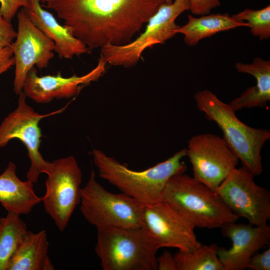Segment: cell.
<instances>
[{
    "instance_id": "obj_1",
    "label": "cell",
    "mask_w": 270,
    "mask_h": 270,
    "mask_svg": "<svg viewBox=\"0 0 270 270\" xmlns=\"http://www.w3.org/2000/svg\"><path fill=\"white\" fill-rule=\"evenodd\" d=\"M90 50L130 42L164 0H42Z\"/></svg>"
},
{
    "instance_id": "obj_2",
    "label": "cell",
    "mask_w": 270,
    "mask_h": 270,
    "mask_svg": "<svg viewBox=\"0 0 270 270\" xmlns=\"http://www.w3.org/2000/svg\"><path fill=\"white\" fill-rule=\"evenodd\" d=\"M91 154L101 178L144 206L162 200L169 180L176 174L184 173L186 170V165L182 160L186 156V148L142 171L130 169L99 150L93 149Z\"/></svg>"
},
{
    "instance_id": "obj_3",
    "label": "cell",
    "mask_w": 270,
    "mask_h": 270,
    "mask_svg": "<svg viewBox=\"0 0 270 270\" xmlns=\"http://www.w3.org/2000/svg\"><path fill=\"white\" fill-rule=\"evenodd\" d=\"M194 99L199 110L222 130L223 138L242 167L254 176L260 175L263 171L261 151L270 139V130L252 128L242 122L229 104L222 101L209 90L197 91Z\"/></svg>"
},
{
    "instance_id": "obj_4",
    "label": "cell",
    "mask_w": 270,
    "mask_h": 270,
    "mask_svg": "<svg viewBox=\"0 0 270 270\" xmlns=\"http://www.w3.org/2000/svg\"><path fill=\"white\" fill-rule=\"evenodd\" d=\"M162 200L170 206L194 228H220L238 219L214 190L184 173L176 174L169 180Z\"/></svg>"
},
{
    "instance_id": "obj_5",
    "label": "cell",
    "mask_w": 270,
    "mask_h": 270,
    "mask_svg": "<svg viewBox=\"0 0 270 270\" xmlns=\"http://www.w3.org/2000/svg\"><path fill=\"white\" fill-rule=\"evenodd\" d=\"M160 248L142 227L97 228L94 250L104 270H156Z\"/></svg>"
},
{
    "instance_id": "obj_6",
    "label": "cell",
    "mask_w": 270,
    "mask_h": 270,
    "mask_svg": "<svg viewBox=\"0 0 270 270\" xmlns=\"http://www.w3.org/2000/svg\"><path fill=\"white\" fill-rule=\"evenodd\" d=\"M80 210L85 220L97 228L141 227L144 206L124 194L108 191L99 184L92 170L81 188Z\"/></svg>"
},
{
    "instance_id": "obj_7",
    "label": "cell",
    "mask_w": 270,
    "mask_h": 270,
    "mask_svg": "<svg viewBox=\"0 0 270 270\" xmlns=\"http://www.w3.org/2000/svg\"><path fill=\"white\" fill-rule=\"evenodd\" d=\"M188 10V0H174L170 4L163 3L136 39L123 45L103 46L100 48V56L114 66L129 68L135 65L146 48L164 44L176 34L175 31L179 26L175 20L182 12Z\"/></svg>"
},
{
    "instance_id": "obj_8",
    "label": "cell",
    "mask_w": 270,
    "mask_h": 270,
    "mask_svg": "<svg viewBox=\"0 0 270 270\" xmlns=\"http://www.w3.org/2000/svg\"><path fill=\"white\" fill-rule=\"evenodd\" d=\"M26 96L22 92L18 94L16 108L6 116L0 124V148L6 146L13 139H18L26 146L30 162L26 173L27 180L36 183L41 174H48L52 162L46 160L40 152L42 137L40 120L46 117L62 112L66 107L42 114L28 106Z\"/></svg>"
},
{
    "instance_id": "obj_9",
    "label": "cell",
    "mask_w": 270,
    "mask_h": 270,
    "mask_svg": "<svg viewBox=\"0 0 270 270\" xmlns=\"http://www.w3.org/2000/svg\"><path fill=\"white\" fill-rule=\"evenodd\" d=\"M47 175L42 202L46 212L63 232L80 203L82 172L75 158L70 156L52 162Z\"/></svg>"
},
{
    "instance_id": "obj_10",
    "label": "cell",
    "mask_w": 270,
    "mask_h": 270,
    "mask_svg": "<svg viewBox=\"0 0 270 270\" xmlns=\"http://www.w3.org/2000/svg\"><path fill=\"white\" fill-rule=\"evenodd\" d=\"M254 176L242 166L236 168L214 191L238 218L253 226H264L270 220V193L254 182Z\"/></svg>"
},
{
    "instance_id": "obj_11",
    "label": "cell",
    "mask_w": 270,
    "mask_h": 270,
    "mask_svg": "<svg viewBox=\"0 0 270 270\" xmlns=\"http://www.w3.org/2000/svg\"><path fill=\"white\" fill-rule=\"evenodd\" d=\"M193 177L214 190L238 164L239 160L223 138L206 133L192 136L186 148Z\"/></svg>"
},
{
    "instance_id": "obj_12",
    "label": "cell",
    "mask_w": 270,
    "mask_h": 270,
    "mask_svg": "<svg viewBox=\"0 0 270 270\" xmlns=\"http://www.w3.org/2000/svg\"><path fill=\"white\" fill-rule=\"evenodd\" d=\"M18 31L16 40L10 46L14 58L15 72L14 91L22 92L29 71L34 66L39 69L46 68L54 56V42L31 21L24 8L16 14Z\"/></svg>"
},
{
    "instance_id": "obj_13",
    "label": "cell",
    "mask_w": 270,
    "mask_h": 270,
    "mask_svg": "<svg viewBox=\"0 0 270 270\" xmlns=\"http://www.w3.org/2000/svg\"><path fill=\"white\" fill-rule=\"evenodd\" d=\"M141 227L160 248L191 252L201 244L192 224L162 200L144 206Z\"/></svg>"
},
{
    "instance_id": "obj_14",
    "label": "cell",
    "mask_w": 270,
    "mask_h": 270,
    "mask_svg": "<svg viewBox=\"0 0 270 270\" xmlns=\"http://www.w3.org/2000/svg\"><path fill=\"white\" fill-rule=\"evenodd\" d=\"M106 62L100 56L96 66L81 76L64 77L56 75L38 76L34 67L28 72L22 92L37 103H48L54 98H69L78 94L84 86L98 80L104 73Z\"/></svg>"
},
{
    "instance_id": "obj_15",
    "label": "cell",
    "mask_w": 270,
    "mask_h": 270,
    "mask_svg": "<svg viewBox=\"0 0 270 270\" xmlns=\"http://www.w3.org/2000/svg\"><path fill=\"white\" fill-rule=\"evenodd\" d=\"M230 222L220 228L223 235L232 242L227 249L218 248V255L224 270H244L250 258L270 242V226Z\"/></svg>"
},
{
    "instance_id": "obj_16",
    "label": "cell",
    "mask_w": 270,
    "mask_h": 270,
    "mask_svg": "<svg viewBox=\"0 0 270 270\" xmlns=\"http://www.w3.org/2000/svg\"><path fill=\"white\" fill-rule=\"evenodd\" d=\"M24 8L32 23L54 43V51L60 58L90 53L86 46L76 38L64 25L57 21L52 13L43 8L42 0H28Z\"/></svg>"
},
{
    "instance_id": "obj_17",
    "label": "cell",
    "mask_w": 270,
    "mask_h": 270,
    "mask_svg": "<svg viewBox=\"0 0 270 270\" xmlns=\"http://www.w3.org/2000/svg\"><path fill=\"white\" fill-rule=\"evenodd\" d=\"M16 168V164L10 162L0 174V203L8 212L28 214L42 198L36 194L32 182L18 177Z\"/></svg>"
},
{
    "instance_id": "obj_18",
    "label": "cell",
    "mask_w": 270,
    "mask_h": 270,
    "mask_svg": "<svg viewBox=\"0 0 270 270\" xmlns=\"http://www.w3.org/2000/svg\"><path fill=\"white\" fill-rule=\"evenodd\" d=\"M238 72L252 76L256 84L247 88L229 104L236 111L242 108L264 107L270 100V61L255 58L252 64L238 62Z\"/></svg>"
},
{
    "instance_id": "obj_19",
    "label": "cell",
    "mask_w": 270,
    "mask_h": 270,
    "mask_svg": "<svg viewBox=\"0 0 270 270\" xmlns=\"http://www.w3.org/2000/svg\"><path fill=\"white\" fill-rule=\"evenodd\" d=\"M46 230L28 231L10 260L6 270H53Z\"/></svg>"
},
{
    "instance_id": "obj_20",
    "label": "cell",
    "mask_w": 270,
    "mask_h": 270,
    "mask_svg": "<svg viewBox=\"0 0 270 270\" xmlns=\"http://www.w3.org/2000/svg\"><path fill=\"white\" fill-rule=\"evenodd\" d=\"M242 26L248 27V24L228 13L208 14L199 18L189 14L188 22L179 26L175 32L184 34V42L189 46H194L202 40L218 32Z\"/></svg>"
},
{
    "instance_id": "obj_21",
    "label": "cell",
    "mask_w": 270,
    "mask_h": 270,
    "mask_svg": "<svg viewBox=\"0 0 270 270\" xmlns=\"http://www.w3.org/2000/svg\"><path fill=\"white\" fill-rule=\"evenodd\" d=\"M20 216L8 212L0 218V270H6L10 260L28 231Z\"/></svg>"
},
{
    "instance_id": "obj_22",
    "label": "cell",
    "mask_w": 270,
    "mask_h": 270,
    "mask_svg": "<svg viewBox=\"0 0 270 270\" xmlns=\"http://www.w3.org/2000/svg\"><path fill=\"white\" fill-rule=\"evenodd\" d=\"M216 244H201L191 252L178 250L174 255L178 270H224Z\"/></svg>"
},
{
    "instance_id": "obj_23",
    "label": "cell",
    "mask_w": 270,
    "mask_h": 270,
    "mask_svg": "<svg viewBox=\"0 0 270 270\" xmlns=\"http://www.w3.org/2000/svg\"><path fill=\"white\" fill-rule=\"evenodd\" d=\"M240 21L248 24L251 34L260 40L270 37V6L260 10L246 8L232 15Z\"/></svg>"
},
{
    "instance_id": "obj_24",
    "label": "cell",
    "mask_w": 270,
    "mask_h": 270,
    "mask_svg": "<svg viewBox=\"0 0 270 270\" xmlns=\"http://www.w3.org/2000/svg\"><path fill=\"white\" fill-rule=\"evenodd\" d=\"M28 3V0H0V15L11 23L18 10L26 8Z\"/></svg>"
},
{
    "instance_id": "obj_25",
    "label": "cell",
    "mask_w": 270,
    "mask_h": 270,
    "mask_svg": "<svg viewBox=\"0 0 270 270\" xmlns=\"http://www.w3.org/2000/svg\"><path fill=\"white\" fill-rule=\"evenodd\" d=\"M190 10L192 14L202 16L220 6V0H188Z\"/></svg>"
},
{
    "instance_id": "obj_26",
    "label": "cell",
    "mask_w": 270,
    "mask_h": 270,
    "mask_svg": "<svg viewBox=\"0 0 270 270\" xmlns=\"http://www.w3.org/2000/svg\"><path fill=\"white\" fill-rule=\"evenodd\" d=\"M246 268L253 270H270V247L261 253H256L249 260Z\"/></svg>"
},
{
    "instance_id": "obj_27",
    "label": "cell",
    "mask_w": 270,
    "mask_h": 270,
    "mask_svg": "<svg viewBox=\"0 0 270 270\" xmlns=\"http://www.w3.org/2000/svg\"><path fill=\"white\" fill-rule=\"evenodd\" d=\"M16 36V32L11 23L6 22L0 15V49L9 46Z\"/></svg>"
},
{
    "instance_id": "obj_28",
    "label": "cell",
    "mask_w": 270,
    "mask_h": 270,
    "mask_svg": "<svg viewBox=\"0 0 270 270\" xmlns=\"http://www.w3.org/2000/svg\"><path fill=\"white\" fill-rule=\"evenodd\" d=\"M14 65L12 49L10 46L0 49V76Z\"/></svg>"
},
{
    "instance_id": "obj_29",
    "label": "cell",
    "mask_w": 270,
    "mask_h": 270,
    "mask_svg": "<svg viewBox=\"0 0 270 270\" xmlns=\"http://www.w3.org/2000/svg\"><path fill=\"white\" fill-rule=\"evenodd\" d=\"M157 264L158 270H178L174 256L168 250L157 258Z\"/></svg>"
},
{
    "instance_id": "obj_30",
    "label": "cell",
    "mask_w": 270,
    "mask_h": 270,
    "mask_svg": "<svg viewBox=\"0 0 270 270\" xmlns=\"http://www.w3.org/2000/svg\"><path fill=\"white\" fill-rule=\"evenodd\" d=\"M164 0L167 4H170L172 2V0Z\"/></svg>"
}]
</instances>
